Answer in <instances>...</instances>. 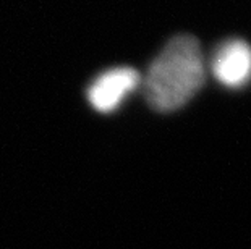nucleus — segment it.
Listing matches in <instances>:
<instances>
[{"instance_id":"obj_1","label":"nucleus","mask_w":251,"mask_h":249,"mask_svg":"<svg viewBox=\"0 0 251 249\" xmlns=\"http://www.w3.org/2000/svg\"><path fill=\"white\" fill-rule=\"evenodd\" d=\"M206 75L200 42L193 36H177L159 52L141 79L144 97L157 112H174L201 91Z\"/></svg>"},{"instance_id":"obj_2","label":"nucleus","mask_w":251,"mask_h":249,"mask_svg":"<svg viewBox=\"0 0 251 249\" xmlns=\"http://www.w3.org/2000/svg\"><path fill=\"white\" fill-rule=\"evenodd\" d=\"M209 70L224 88H245L251 83V45L243 39L222 42L212 54Z\"/></svg>"},{"instance_id":"obj_3","label":"nucleus","mask_w":251,"mask_h":249,"mask_svg":"<svg viewBox=\"0 0 251 249\" xmlns=\"http://www.w3.org/2000/svg\"><path fill=\"white\" fill-rule=\"evenodd\" d=\"M140 84L141 75L135 68H112L94 79L88 89V100L98 112H114Z\"/></svg>"}]
</instances>
